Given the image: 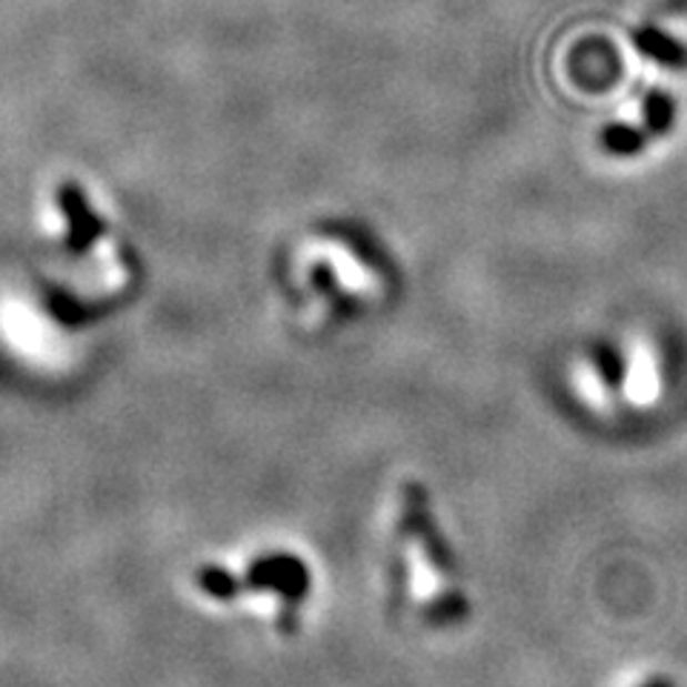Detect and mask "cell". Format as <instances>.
I'll use <instances>...</instances> for the list:
<instances>
[{
    "instance_id": "cell-1",
    "label": "cell",
    "mask_w": 687,
    "mask_h": 687,
    "mask_svg": "<svg viewBox=\"0 0 687 687\" xmlns=\"http://www.w3.org/2000/svg\"><path fill=\"white\" fill-rule=\"evenodd\" d=\"M402 531L410 536L415 545L422 547L424 558L436 567L444 576H453V556H449L447 545H444L438 524L430 511L427 491L422 484H407L404 487V507H402Z\"/></svg>"
},
{
    "instance_id": "cell-2",
    "label": "cell",
    "mask_w": 687,
    "mask_h": 687,
    "mask_svg": "<svg viewBox=\"0 0 687 687\" xmlns=\"http://www.w3.org/2000/svg\"><path fill=\"white\" fill-rule=\"evenodd\" d=\"M244 587H250V590H273L284 602L295 605L310 590V570L293 553H270V556L255 558L246 567Z\"/></svg>"
},
{
    "instance_id": "cell-3",
    "label": "cell",
    "mask_w": 687,
    "mask_h": 687,
    "mask_svg": "<svg viewBox=\"0 0 687 687\" xmlns=\"http://www.w3.org/2000/svg\"><path fill=\"white\" fill-rule=\"evenodd\" d=\"M633 47L639 49L641 55L656 61L659 67L674 69V72H685L687 69V47L676 41L674 34H667L659 27H641L633 34Z\"/></svg>"
},
{
    "instance_id": "cell-4",
    "label": "cell",
    "mask_w": 687,
    "mask_h": 687,
    "mask_svg": "<svg viewBox=\"0 0 687 687\" xmlns=\"http://www.w3.org/2000/svg\"><path fill=\"white\" fill-rule=\"evenodd\" d=\"M61 204L63 212H67L69 224H72V246L83 250L89 241L98 239V219L92 215V210H89L87 201H83V195L75 186H67V190L61 192Z\"/></svg>"
},
{
    "instance_id": "cell-5",
    "label": "cell",
    "mask_w": 687,
    "mask_h": 687,
    "mask_svg": "<svg viewBox=\"0 0 687 687\" xmlns=\"http://www.w3.org/2000/svg\"><path fill=\"white\" fill-rule=\"evenodd\" d=\"M641 115L650 135H667L676 123V101L661 89H650L641 101Z\"/></svg>"
},
{
    "instance_id": "cell-6",
    "label": "cell",
    "mask_w": 687,
    "mask_h": 687,
    "mask_svg": "<svg viewBox=\"0 0 687 687\" xmlns=\"http://www.w3.org/2000/svg\"><path fill=\"white\" fill-rule=\"evenodd\" d=\"M195 585L201 587V590L210 596V599L215 602H230L235 599L241 593V582L235 576H232L230 570H224V567L219 565H204V567H198L195 573Z\"/></svg>"
},
{
    "instance_id": "cell-7",
    "label": "cell",
    "mask_w": 687,
    "mask_h": 687,
    "mask_svg": "<svg viewBox=\"0 0 687 687\" xmlns=\"http://www.w3.org/2000/svg\"><path fill=\"white\" fill-rule=\"evenodd\" d=\"M602 147H605L610 155L619 158L639 155L647 147V132L636 130L630 123H610V127L602 132Z\"/></svg>"
},
{
    "instance_id": "cell-8",
    "label": "cell",
    "mask_w": 687,
    "mask_h": 687,
    "mask_svg": "<svg viewBox=\"0 0 687 687\" xmlns=\"http://www.w3.org/2000/svg\"><path fill=\"white\" fill-rule=\"evenodd\" d=\"M593 364H596V373H599L605 387L622 390L627 367L619 350L610 347V344H596V347H593Z\"/></svg>"
},
{
    "instance_id": "cell-9",
    "label": "cell",
    "mask_w": 687,
    "mask_h": 687,
    "mask_svg": "<svg viewBox=\"0 0 687 687\" xmlns=\"http://www.w3.org/2000/svg\"><path fill=\"white\" fill-rule=\"evenodd\" d=\"M641 687H676L674 681L670 679H665V676H659V679H650V681H645V685Z\"/></svg>"
}]
</instances>
